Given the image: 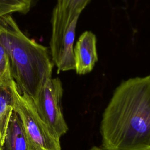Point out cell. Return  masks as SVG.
Returning a JSON list of instances; mask_svg holds the SVG:
<instances>
[{
	"label": "cell",
	"mask_w": 150,
	"mask_h": 150,
	"mask_svg": "<svg viewBox=\"0 0 150 150\" xmlns=\"http://www.w3.org/2000/svg\"><path fill=\"white\" fill-rule=\"evenodd\" d=\"M104 150H150V75L123 81L101 121Z\"/></svg>",
	"instance_id": "1"
},
{
	"label": "cell",
	"mask_w": 150,
	"mask_h": 150,
	"mask_svg": "<svg viewBox=\"0 0 150 150\" xmlns=\"http://www.w3.org/2000/svg\"><path fill=\"white\" fill-rule=\"evenodd\" d=\"M0 43L9 56L11 73L18 90L33 100L52 78L54 63L48 48L29 38L11 15L0 18Z\"/></svg>",
	"instance_id": "2"
},
{
	"label": "cell",
	"mask_w": 150,
	"mask_h": 150,
	"mask_svg": "<svg viewBox=\"0 0 150 150\" xmlns=\"http://www.w3.org/2000/svg\"><path fill=\"white\" fill-rule=\"evenodd\" d=\"M10 86L13 96V110L21 120L30 150H61L60 138L40 117L32 98L21 93L13 80Z\"/></svg>",
	"instance_id": "3"
},
{
	"label": "cell",
	"mask_w": 150,
	"mask_h": 150,
	"mask_svg": "<svg viewBox=\"0 0 150 150\" xmlns=\"http://www.w3.org/2000/svg\"><path fill=\"white\" fill-rule=\"evenodd\" d=\"M80 15L64 11L56 6L53 9L50 50L57 73L75 69L74 42Z\"/></svg>",
	"instance_id": "4"
},
{
	"label": "cell",
	"mask_w": 150,
	"mask_h": 150,
	"mask_svg": "<svg viewBox=\"0 0 150 150\" xmlns=\"http://www.w3.org/2000/svg\"><path fill=\"white\" fill-rule=\"evenodd\" d=\"M63 93L60 79L52 77L45 81L36 98L32 99L40 117L59 138L68 130L62 111Z\"/></svg>",
	"instance_id": "5"
},
{
	"label": "cell",
	"mask_w": 150,
	"mask_h": 150,
	"mask_svg": "<svg viewBox=\"0 0 150 150\" xmlns=\"http://www.w3.org/2000/svg\"><path fill=\"white\" fill-rule=\"evenodd\" d=\"M96 35L91 31L84 32L74 47L76 73L84 75L91 72L98 61Z\"/></svg>",
	"instance_id": "6"
},
{
	"label": "cell",
	"mask_w": 150,
	"mask_h": 150,
	"mask_svg": "<svg viewBox=\"0 0 150 150\" xmlns=\"http://www.w3.org/2000/svg\"><path fill=\"white\" fill-rule=\"evenodd\" d=\"M3 150H30L21 120L14 110L9 121Z\"/></svg>",
	"instance_id": "7"
},
{
	"label": "cell",
	"mask_w": 150,
	"mask_h": 150,
	"mask_svg": "<svg viewBox=\"0 0 150 150\" xmlns=\"http://www.w3.org/2000/svg\"><path fill=\"white\" fill-rule=\"evenodd\" d=\"M10 84H0V150H3L9 121L13 110L14 100Z\"/></svg>",
	"instance_id": "8"
},
{
	"label": "cell",
	"mask_w": 150,
	"mask_h": 150,
	"mask_svg": "<svg viewBox=\"0 0 150 150\" xmlns=\"http://www.w3.org/2000/svg\"><path fill=\"white\" fill-rule=\"evenodd\" d=\"M33 0H0V18L13 13H26Z\"/></svg>",
	"instance_id": "9"
},
{
	"label": "cell",
	"mask_w": 150,
	"mask_h": 150,
	"mask_svg": "<svg viewBox=\"0 0 150 150\" xmlns=\"http://www.w3.org/2000/svg\"><path fill=\"white\" fill-rule=\"evenodd\" d=\"M0 79L5 84L9 85L13 80L9 56L4 46L0 43Z\"/></svg>",
	"instance_id": "10"
},
{
	"label": "cell",
	"mask_w": 150,
	"mask_h": 150,
	"mask_svg": "<svg viewBox=\"0 0 150 150\" xmlns=\"http://www.w3.org/2000/svg\"><path fill=\"white\" fill-rule=\"evenodd\" d=\"M91 0H57L58 8L73 14L80 15Z\"/></svg>",
	"instance_id": "11"
},
{
	"label": "cell",
	"mask_w": 150,
	"mask_h": 150,
	"mask_svg": "<svg viewBox=\"0 0 150 150\" xmlns=\"http://www.w3.org/2000/svg\"><path fill=\"white\" fill-rule=\"evenodd\" d=\"M89 150H104V149H101L100 148H98V147H97V146H93V148H91Z\"/></svg>",
	"instance_id": "12"
},
{
	"label": "cell",
	"mask_w": 150,
	"mask_h": 150,
	"mask_svg": "<svg viewBox=\"0 0 150 150\" xmlns=\"http://www.w3.org/2000/svg\"><path fill=\"white\" fill-rule=\"evenodd\" d=\"M2 29L1 26H0V35H1V33H2Z\"/></svg>",
	"instance_id": "13"
},
{
	"label": "cell",
	"mask_w": 150,
	"mask_h": 150,
	"mask_svg": "<svg viewBox=\"0 0 150 150\" xmlns=\"http://www.w3.org/2000/svg\"><path fill=\"white\" fill-rule=\"evenodd\" d=\"M4 84V83L1 81V79H0V84Z\"/></svg>",
	"instance_id": "14"
}]
</instances>
